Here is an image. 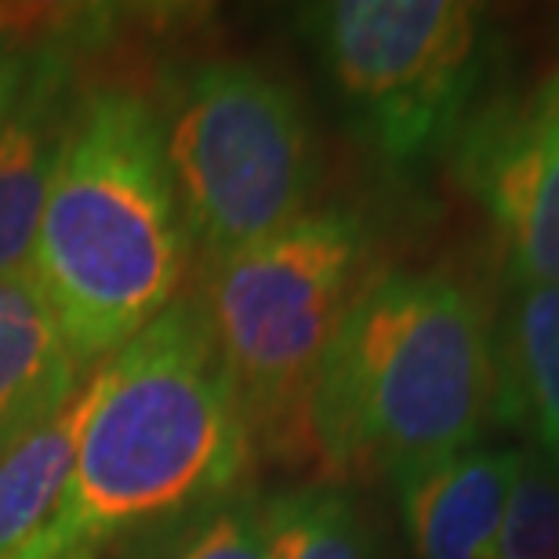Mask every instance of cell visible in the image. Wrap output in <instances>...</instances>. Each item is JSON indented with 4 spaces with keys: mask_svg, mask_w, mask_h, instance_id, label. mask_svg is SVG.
<instances>
[{
    "mask_svg": "<svg viewBox=\"0 0 559 559\" xmlns=\"http://www.w3.org/2000/svg\"><path fill=\"white\" fill-rule=\"evenodd\" d=\"M189 243L211 265L309 215L317 142L306 103L254 62H200L160 117Z\"/></svg>",
    "mask_w": 559,
    "mask_h": 559,
    "instance_id": "cell-5",
    "label": "cell"
},
{
    "mask_svg": "<svg viewBox=\"0 0 559 559\" xmlns=\"http://www.w3.org/2000/svg\"><path fill=\"white\" fill-rule=\"evenodd\" d=\"M457 175L506 243L509 284H559V66L457 131Z\"/></svg>",
    "mask_w": 559,
    "mask_h": 559,
    "instance_id": "cell-7",
    "label": "cell"
},
{
    "mask_svg": "<svg viewBox=\"0 0 559 559\" xmlns=\"http://www.w3.org/2000/svg\"><path fill=\"white\" fill-rule=\"evenodd\" d=\"M495 323V421L534 440V454L559 473V284H509Z\"/></svg>",
    "mask_w": 559,
    "mask_h": 559,
    "instance_id": "cell-11",
    "label": "cell"
},
{
    "mask_svg": "<svg viewBox=\"0 0 559 559\" xmlns=\"http://www.w3.org/2000/svg\"><path fill=\"white\" fill-rule=\"evenodd\" d=\"M487 559H559V473L527 451Z\"/></svg>",
    "mask_w": 559,
    "mask_h": 559,
    "instance_id": "cell-15",
    "label": "cell"
},
{
    "mask_svg": "<svg viewBox=\"0 0 559 559\" xmlns=\"http://www.w3.org/2000/svg\"><path fill=\"white\" fill-rule=\"evenodd\" d=\"M84 378L29 270L0 276V457L59 415Z\"/></svg>",
    "mask_w": 559,
    "mask_h": 559,
    "instance_id": "cell-10",
    "label": "cell"
},
{
    "mask_svg": "<svg viewBox=\"0 0 559 559\" xmlns=\"http://www.w3.org/2000/svg\"><path fill=\"white\" fill-rule=\"evenodd\" d=\"M367 259L364 218L323 207L207 270L200 298L237 389L251 451L312 454V385L345 312L371 280Z\"/></svg>",
    "mask_w": 559,
    "mask_h": 559,
    "instance_id": "cell-4",
    "label": "cell"
},
{
    "mask_svg": "<svg viewBox=\"0 0 559 559\" xmlns=\"http://www.w3.org/2000/svg\"><path fill=\"white\" fill-rule=\"evenodd\" d=\"M120 559H265L262 501L229 495L128 538Z\"/></svg>",
    "mask_w": 559,
    "mask_h": 559,
    "instance_id": "cell-14",
    "label": "cell"
},
{
    "mask_svg": "<svg viewBox=\"0 0 559 559\" xmlns=\"http://www.w3.org/2000/svg\"><path fill=\"white\" fill-rule=\"evenodd\" d=\"M33 51H37V48H33ZM33 51L26 48V40L4 37V33H0V128H4L11 106H15L22 84H26Z\"/></svg>",
    "mask_w": 559,
    "mask_h": 559,
    "instance_id": "cell-16",
    "label": "cell"
},
{
    "mask_svg": "<svg viewBox=\"0 0 559 559\" xmlns=\"http://www.w3.org/2000/svg\"><path fill=\"white\" fill-rule=\"evenodd\" d=\"M76 98L62 51H33L26 84L0 128V276L29 270Z\"/></svg>",
    "mask_w": 559,
    "mask_h": 559,
    "instance_id": "cell-9",
    "label": "cell"
},
{
    "mask_svg": "<svg viewBox=\"0 0 559 559\" xmlns=\"http://www.w3.org/2000/svg\"><path fill=\"white\" fill-rule=\"evenodd\" d=\"M193 262L160 114L131 87L76 98L29 276L87 371L171 301Z\"/></svg>",
    "mask_w": 559,
    "mask_h": 559,
    "instance_id": "cell-3",
    "label": "cell"
},
{
    "mask_svg": "<svg viewBox=\"0 0 559 559\" xmlns=\"http://www.w3.org/2000/svg\"><path fill=\"white\" fill-rule=\"evenodd\" d=\"M265 559H378L360 506L338 487H301L262 501Z\"/></svg>",
    "mask_w": 559,
    "mask_h": 559,
    "instance_id": "cell-13",
    "label": "cell"
},
{
    "mask_svg": "<svg viewBox=\"0 0 559 559\" xmlns=\"http://www.w3.org/2000/svg\"><path fill=\"white\" fill-rule=\"evenodd\" d=\"M498 407L495 320L462 280L371 276L334 334L309 400L331 476H400L476 447Z\"/></svg>",
    "mask_w": 559,
    "mask_h": 559,
    "instance_id": "cell-2",
    "label": "cell"
},
{
    "mask_svg": "<svg viewBox=\"0 0 559 559\" xmlns=\"http://www.w3.org/2000/svg\"><path fill=\"white\" fill-rule=\"evenodd\" d=\"M527 451H468L393 476L415 559H487Z\"/></svg>",
    "mask_w": 559,
    "mask_h": 559,
    "instance_id": "cell-8",
    "label": "cell"
},
{
    "mask_svg": "<svg viewBox=\"0 0 559 559\" xmlns=\"http://www.w3.org/2000/svg\"><path fill=\"white\" fill-rule=\"evenodd\" d=\"M98 371L70 487L22 559L114 542L237 495L251 436L200 290H182Z\"/></svg>",
    "mask_w": 559,
    "mask_h": 559,
    "instance_id": "cell-1",
    "label": "cell"
},
{
    "mask_svg": "<svg viewBox=\"0 0 559 559\" xmlns=\"http://www.w3.org/2000/svg\"><path fill=\"white\" fill-rule=\"evenodd\" d=\"M98 393V371H87L84 385L59 415L15 443L0 457V559H22L48 531L59 501L70 487L76 443Z\"/></svg>",
    "mask_w": 559,
    "mask_h": 559,
    "instance_id": "cell-12",
    "label": "cell"
},
{
    "mask_svg": "<svg viewBox=\"0 0 559 559\" xmlns=\"http://www.w3.org/2000/svg\"><path fill=\"white\" fill-rule=\"evenodd\" d=\"M353 131L389 164H418L468 124L495 62V19L465 0H331L298 8Z\"/></svg>",
    "mask_w": 559,
    "mask_h": 559,
    "instance_id": "cell-6",
    "label": "cell"
}]
</instances>
